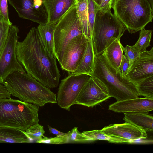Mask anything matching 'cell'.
<instances>
[{
	"label": "cell",
	"mask_w": 153,
	"mask_h": 153,
	"mask_svg": "<svg viewBox=\"0 0 153 153\" xmlns=\"http://www.w3.org/2000/svg\"><path fill=\"white\" fill-rule=\"evenodd\" d=\"M17 59L26 72L49 88L58 86L60 77L56 58L51 56L37 28H32L16 47Z\"/></svg>",
	"instance_id": "6da1fadb"
},
{
	"label": "cell",
	"mask_w": 153,
	"mask_h": 153,
	"mask_svg": "<svg viewBox=\"0 0 153 153\" xmlns=\"http://www.w3.org/2000/svg\"><path fill=\"white\" fill-rule=\"evenodd\" d=\"M7 1V0H0V15L6 21L12 24L9 18Z\"/></svg>",
	"instance_id": "1f68e13d"
},
{
	"label": "cell",
	"mask_w": 153,
	"mask_h": 153,
	"mask_svg": "<svg viewBox=\"0 0 153 153\" xmlns=\"http://www.w3.org/2000/svg\"><path fill=\"white\" fill-rule=\"evenodd\" d=\"M12 25L0 15V56L6 44L10 26Z\"/></svg>",
	"instance_id": "4316f807"
},
{
	"label": "cell",
	"mask_w": 153,
	"mask_h": 153,
	"mask_svg": "<svg viewBox=\"0 0 153 153\" xmlns=\"http://www.w3.org/2000/svg\"><path fill=\"white\" fill-rule=\"evenodd\" d=\"M89 75L103 85L110 97L114 98L117 101L135 98L139 96L135 85L126 76L122 77L103 53L94 55V69Z\"/></svg>",
	"instance_id": "3957f363"
},
{
	"label": "cell",
	"mask_w": 153,
	"mask_h": 153,
	"mask_svg": "<svg viewBox=\"0 0 153 153\" xmlns=\"http://www.w3.org/2000/svg\"><path fill=\"white\" fill-rule=\"evenodd\" d=\"M19 16L39 24L48 23V17L35 8V0H7Z\"/></svg>",
	"instance_id": "9a60e30c"
},
{
	"label": "cell",
	"mask_w": 153,
	"mask_h": 153,
	"mask_svg": "<svg viewBox=\"0 0 153 153\" xmlns=\"http://www.w3.org/2000/svg\"><path fill=\"white\" fill-rule=\"evenodd\" d=\"M39 107L11 98H0V127L25 131L38 123Z\"/></svg>",
	"instance_id": "5b68a950"
},
{
	"label": "cell",
	"mask_w": 153,
	"mask_h": 153,
	"mask_svg": "<svg viewBox=\"0 0 153 153\" xmlns=\"http://www.w3.org/2000/svg\"><path fill=\"white\" fill-rule=\"evenodd\" d=\"M94 2L96 9L99 6L102 0H93Z\"/></svg>",
	"instance_id": "8d00e7d4"
},
{
	"label": "cell",
	"mask_w": 153,
	"mask_h": 153,
	"mask_svg": "<svg viewBox=\"0 0 153 153\" xmlns=\"http://www.w3.org/2000/svg\"><path fill=\"white\" fill-rule=\"evenodd\" d=\"M82 133L88 139L89 141H94L97 140H103L114 143L131 142L130 140L127 139L107 134L101 130L83 131Z\"/></svg>",
	"instance_id": "603a6c76"
},
{
	"label": "cell",
	"mask_w": 153,
	"mask_h": 153,
	"mask_svg": "<svg viewBox=\"0 0 153 153\" xmlns=\"http://www.w3.org/2000/svg\"><path fill=\"white\" fill-rule=\"evenodd\" d=\"M90 40L83 34L73 38L66 49L62 63L60 65L62 69L70 74L76 69L84 54Z\"/></svg>",
	"instance_id": "30bf717a"
},
{
	"label": "cell",
	"mask_w": 153,
	"mask_h": 153,
	"mask_svg": "<svg viewBox=\"0 0 153 153\" xmlns=\"http://www.w3.org/2000/svg\"><path fill=\"white\" fill-rule=\"evenodd\" d=\"M18 27L10 26L7 39L0 56V84L10 74L16 71L26 72L18 62L16 55V47L19 36Z\"/></svg>",
	"instance_id": "ba28073f"
},
{
	"label": "cell",
	"mask_w": 153,
	"mask_h": 153,
	"mask_svg": "<svg viewBox=\"0 0 153 153\" xmlns=\"http://www.w3.org/2000/svg\"><path fill=\"white\" fill-rule=\"evenodd\" d=\"M108 109L115 112H138L148 114L153 110V99L139 98L116 101L110 105Z\"/></svg>",
	"instance_id": "4fadbf2b"
},
{
	"label": "cell",
	"mask_w": 153,
	"mask_h": 153,
	"mask_svg": "<svg viewBox=\"0 0 153 153\" xmlns=\"http://www.w3.org/2000/svg\"><path fill=\"white\" fill-rule=\"evenodd\" d=\"M4 85L11 95L25 102L39 107L57 103L56 94L26 72L12 73L4 79Z\"/></svg>",
	"instance_id": "7a4b0ae2"
},
{
	"label": "cell",
	"mask_w": 153,
	"mask_h": 153,
	"mask_svg": "<svg viewBox=\"0 0 153 153\" xmlns=\"http://www.w3.org/2000/svg\"><path fill=\"white\" fill-rule=\"evenodd\" d=\"M94 54L91 40H89L84 54L76 69L71 74L89 75L94 67Z\"/></svg>",
	"instance_id": "44dd1931"
},
{
	"label": "cell",
	"mask_w": 153,
	"mask_h": 153,
	"mask_svg": "<svg viewBox=\"0 0 153 153\" xmlns=\"http://www.w3.org/2000/svg\"><path fill=\"white\" fill-rule=\"evenodd\" d=\"M91 76L86 74H70L61 80L57 93V103L62 108L69 111L82 88Z\"/></svg>",
	"instance_id": "9c48e42d"
},
{
	"label": "cell",
	"mask_w": 153,
	"mask_h": 153,
	"mask_svg": "<svg viewBox=\"0 0 153 153\" xmlns=\"http://www.w3.org/2000/svg\"><path fill=\"white\" fill-rule=\"evenodd\" d=\"M69 132L62 136L54 137H48L44 136L42 140L36 142L49 144H62L68 143Z\"/></svg>",
	"instance_id": "83f0119b"
},
{
	"label": "cell",
	"mask_w": 153,
	"mask_h": 153,
	"mask_svg": "<svg viewBox=\"0 0 153 153\" xmlns=\"http://www.w3.org/2000/svg\"><path fill=\"white\" fill-rule=\"evenodd\" d=\"M101 130L109 135L129 140L130 141L145 139L146 131L132 124L125 122L122 124H110Z\"/></svg>",
	"instance_id": "5bb4252c"
},
{
	"label": "cell",
	"mask_w": 153,
	"mask_h": 153,
	"mask_svg": "<svg viewBox=\"0 0 153 153\" xmlns=\"http://www.w3.org/2000/svg\"><path fill=\"white\" fill-rule=\"evenodd\" d=\"M123 50L125 53L124 55L130 62V65L140 54L133 45H126L125 47H123Z\"/></svg>",
	"instance_id": "f546056e"
},
{
	"label": "cell",
	"mask_w": 153,
	"mask_h": 153,
	"mask_svg": "<svg viewBox=\"0 0 153 153\" xmlns=\"http://www.w3.org/2000/svg\"><path fill=\"white\" fill-rule=\"evenodd\" d=\"M25 131L8 127H0V142L30 143L32 142Z\"/></svg>",
	"instance_id": "d6986e66"
},
{
	"label": "cell",
	"mask_w": 153,
	"mask_h": 153,
	"mask_svg": "<svg viewBox=\"0 0 153 153\" xmlns=\"http://www.w3.org/2000/svg\"><path fill=\"white\" fill-rule=\"evenodd\" d=\"M110 97L105 88L91 77L82 89L75 104L93 107Z\"/></svg>",
	"instance_id": "8fae6325"
},
{
	"label": "cell",
	"mask_w": 153,
	"mask_h": 153,
	"mask_svg": "<svg viewBox=\"0 0 153 153\" xmlns=\"http://www.w3.org/2000/svg\"><path fill=\"white\" fill-rule=\"evenodd\" d=\"M88 1L89 22L92 35L95 16L97 9L93 0H88Z\"/></svg>",
	"instance_id": "4dcf8cb0"
},
{
	"label": "cell",
	"mask_w": 153,
	"mask_h": 153,
	"mask_svg": "<svg viewBox=\"0 0 153 153\" xmlns=\"http://www.w3.org/2000/svg\"><path fill=\"white\" fill-rule=\"evenodd\" d=\"M123 47L120 40L116 39L103 53L110 64L118 71L124 55Z\"/></svg>",
	"instance_id": "ffe728a7"
},
{
	"label": "cell",
	"mask_w": 153,
	"mask_h": 153,
	"mask_svg": "<svg viewBox=\"0 0 153 153\" xmlns=\"http://www.w3.org/2000/svg\"><path fill=\"white\" fill-rule=\"evenodd\" d=\"M138 40L133 46L140 53L145 52L146 48L150 46L152 31L146 30L144 28L140 30Z\"/></svg>",
	"instance_id": "d4e9b609"
},
{
	"label": "cell",
	"mask_w": 153,
	"mask_h": 153,
	"mask_svg": "<svg viewBox=\"0 0 153 153\" xmlns=\"http://www.w3.org/2000/svg\"><path fill=\"white\" fill-rule=\"evenodd\" d=\"M130 66V62L124 55L123 58L119 68V71L123 77L126 76L128 69Z\"/></svg>",
	"instance_id": "d6a6232c"
},
{
	"label": "cell",
	"mask_w": 153,
	"mask_h": 153,
	"mask_svg": "<svg viewBox=\"0 0 153 153\" xmlns=\"http://www.w3.org/2000/svg\"><path fill=\"white\" fill-rule=\"evenodd\" d=\"M114 0H102L97 10L102 9L107 10L111 9Z\"/></svg>",
	"instance_id": "836d02e7"
},
{
	"label": "cell",
	"mask_w": 153,
	"mask_h": 153,
	"mask_svg": "<svg viewBox=\"0 0 153 153\" xmlns=\"http://www.w3.org/2000/svg\"><path fill=\"white\" fill-rule=\"evenodd\" d=\"M48 127L50 133L55 134L56 136L64 135L66 134V133H63L59 131L56 129L53 128L48 125Z\"/></svg>",
	"instance_id": "d590c367"
},
{
	"label": "cell",
	"mask_w": 153,
	"mask_h": 153,
	"mask_svg": "<svg viewBox=\"0 0 153 153\" xmlns=\"http://www.w3.org/2000/svg\"><path fill=\"white\" fill-rule=\"evenodd\" d=\"M112 8L130 33L140 31L153 19V9L148 0H114Z\"/></svg>",
	"instance_id": "8992f818"
},
{
	"label": "cell",
	"mask_w": 153,
	"mask_h": 153,
	"mask_svg": "<svg viewBox=\"0 0 153 153\" xmlns=\"http://www.w3.org/2000/svg\"><path fill=\"white\" fill-rule=\"evenodd\" d=\"M76 0H43L47 12L48 23H56Z\"/></svg>",
	"instance_id": "2e32d148"
},
{
	"label": "cell",
	"mask_w": 153,
	"mask_h": 153,
	"mask_svg": "<svg viewBox=\"0 0 153 153\" xmlns=\"http://www.w3.org/2000/svg\"><path fill=\"white\" fill-rule=\"evenodd\" d=\"M25 132L33 141L36 142L42 140L45 133L43 126L38 123L30 126Z\"/></svg>",
	"instance_id": "484cf974"
},
{
	"label": "cell",
	"mask_w": 153,
	"mask_h": 153,
	"mask_svg": "<svg viewBox=\"0 0 153 153\" xmlns=\"http://www.w3.org/2000/svg\"><path fill=\"white\" fill-rule=\"evenodd\" d=\"M56 23H47L39 24L37 27L42 42L49 55L55 57L54 55V30Z\"/></svg>",
	"instance_id": "e0dca14e"
},
{
	"label": "cell",
	"mask_w": 153,
	"mask_h": 153,
	"mask_svg": "<svg viewBox=\"0 0 153 153\" xmlns=\"http://www.w3.org/2000/svg\"><path fill=\"white\" fill-rule=\"evenodd\" d=\"M126 29L111 9L97 10L91 38L94 55L102 54L115 40H120Z\"/></svg>",
	"instance_id": "277c9868"
},
{
	"label": "cell",
	"mask_w": 153,
	"mask_h": 153,
	"mask_svg": "<svg viewBox=\"0 0 153 153\" xmlns=\"http://www.w3.org/2000/svg\"><path fill=\"white\" fill-rule=\"evenodd\" d=\"M69 132L68 143L89 142L88 139L78 131L77 127H74Z\"/></svg>",
	"instance_id": "f1b7e54d"
},
{
	"label": "cell",
	"mask_w": 153,
	"mask_h": 153,
	"mask_svg": "<svg viewBox=\"0 0 153 153\" xmlns=\"http://www.w3.org/2000/svg\"><path fill=\"white\" fill-rule=\"evenodd\" d=\"M135 86L139 96L153 99V76L143 80Z\"/></svg>",
	"instance_id": "cb8c5ba5"
},
{
	"label": "cell",
	"mask_w": 153,
	"mask_h": 153,
	"mask_svg": "<svg viewBox=\"0 0 153 153\" xmlns=\"http://www.w3.org/2000/svg\"><path fill=\"white\" fill-rule=\"evenodd\" d=\"M11 94L4 85L0 84V98H11Z\"/></svg>",
	"instance_id": "e575fe53"
},
{
	"label": "cell",
	"mask_w": 153,
	"mask_h": 153,
	"mask_svg": "<svg viewBox=\"0 0 153 153\" xmlns=\"http://www.w3.org/2000/svg\"><path fill=\"white\" fill-rule=\"evenodd\" d=\"M123 120L146 131H153V117L148 114L138 112L124 113Z\"/></svg>",
	"instance_id": "ac0fdd59"
},
{
	"label": "cell",
	"mask_w": 153,
	"mask_h": 153,
	"mask_svg": "<svg viewBox=\"0 0 153 153\" xmlns=\"http://www.w3.org/2000/svg\"><path fill=\"white\" fill-rule=\"evenodd\" d=\"M153 76V48L140 53L130 66L126 77L135 85Z\"/></svg>",
	"instance_id": "7c38bea8"
},
{
	"label": "cell",
	"mask_w": 153,
	"mask_h": 153,
	"mask_svg": "<svg viewBox=\"0 0 153 153\" xmlns=\"http://www.w3.org/2000/svg\"><path fill=\"white\" fill-rule=\"evenodd\" d=\"M75 4L82 25L83 34L87 38L91 39L92 34L89 22L88 0H76Z\"/></svg>",
	"instance_id": "7402d4cb"
},
{
	"label": "cell",
	"mask_w": 153,
	"mask_h": 153,
	"mask_svg": "<svg viewBox=\"0 0 153 153\" xmlns=\"http://www.w3.org/2000/svg\"><path fill=\"white\" fill-rule=\"evenodd\" d=\"M82 34V25L75 4L59 19L54 30V55L60 65L70 42Z\"/></svg>",
	"instance_id": "52a82bcc"
}]
</instances>
